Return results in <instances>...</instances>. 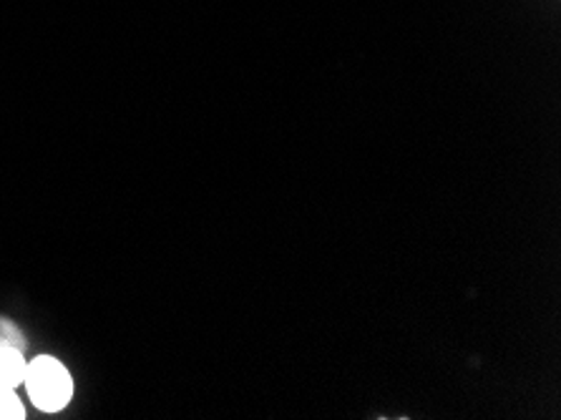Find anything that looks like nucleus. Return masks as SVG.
Masks as SVG:
<instances>
[{
    "instance_id": "f03ea898",
    "label": "nucleus",
    "mask_w": 561,
    "mask_h": 420,
    "mask_svg": "<svg viewBox=\"0 0 561 420\" xmlns=\"http://www.w3.org/2000/svg\"><path fill=\"white\" fill-rule=\"evenodd\" d=\"M25 357L23 350L0 345V385H8V388H19L25 378Z\"/></svg>"
},
{
    "instance_id": "7ed1b4c3",
    "label": "nucleus",
    "mask_w": 561,
    "mask_h": 420,
    "mask_svg": "<svg viewBox=\"0 0 561 420\" xmlns=\"http://www.w3.org/2000/svg\"><path fill=\"white\" fill-rule=\"evenodd\" d=\"M25 410L21 398L15 396V388L0 385V420H23Z\"/></svg>"
},
{
    "instance_id": "20e7f679",
    "label": "nucleus",
    "mask_w": 561,
    "mask_h": 420,
    "mask_svg": "<svg viewBox=\"0 0 561 420\" xmlns=\"http://www.w3.org/2000/svg\"><path fill=\"white\" fill-rule=\"evenodd\" d=\"M0 345L19 348V350H23V353H25V345H28V342H25V338H23V332H21L19 325H13L11 320H5V317H0Z\"/></svg>"
},
{
    "instance_id": "f257e3e1",
    "label": "nucleus",
    "mask_w": 561,
    "mask_h": 420,
    "mask_svg": "<svg viewBox=\"0 0 561 420\" xmlns=\"http://www.w3.org/2000/svg\"><path fill=\"white\" fill-rule=\"evenodd\" d=\"M25 390L33 406L44 413H58L64 410L73 396V381L64 363L50 355H38L33 363L25 365Z\"/></svg>"
}]
</instances>
